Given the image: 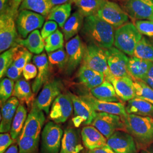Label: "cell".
<instances>
[{"mask_svg":"<svg viewBox=\"0 0 153 153\" xmlns=\"http://www.w3.org/2000/svg\"></svg>","mask_w":153,"mask_h":153,"instance_id":"cell-56","label":"cell"},{"mask_svg":"<svg viewBox=\"0 0 153 153\" xmlns=\"http://www.w3.org/2000/svg\"><path fill=\"white\" fill-rule=\"evenodd\" d=\"M49 2L52 7H54L55 6L69 3V2H71V0H49Z\"/></svg>","mask_w":153,"mask_h":153,"instance_id":"cell-51","label":"cell"},{"mask_svg":"<svg viewBox=\"0 0 153 153\" xmlns=\"http://www.w3.org/2000/svg\"><path fill=\"white\" fill-rule=\"evenodd\" d=\"M96 16L114 28L120 27L129 20V16L117 3L105 0Z\"/></svg>","mask_w":153,"mask_h":153,"instance_id":"cell-5","label":"cell"},{"mask_svg":"<svg viewBox=\"0 0 153 153\" xmlns=\"http://www.w3.org/2000/svg\"><path fill=\"white\" fill-rule=\"evenodd\" d=\"M44 121L45 116L43 111L33 105L20 136L39 138L44 125Z\"/></svg>","mask_w":153,"mask_h":153,"instance_id":"cell-16","label":"cell"},{"mask_svg":"<svg viewBox=\"0 0 153 153\" xmlns=\"http://www.w3.org/2000/svg\"><path fill=\"white\" fill-rule=\"evenodd\" d=\"M85 17L78 11L74 13L66 22L62 28V31L65 40H71L81 30Z\"/></svg>","mask_w":153,"mask_h":153,"instance_id":"cell-30","label":"cell"},{"mask_svg":"<svg viewBox=\"0 0 153 153\" xmlns=\"http://www.w3.org/2000/svg\"><path fill=\"white\" fill-rule=\"evenodd\" d=\"M134 56L153 62V45L145 37L138 43L134 52Z\"/></svg>","mask_w":153,"mask_h":153,"instance_id":"cell-35","label":"cell"},{"mask_svg":"<svg viewBox=\"0 0 153 153\" xmlns=\"http://www.w3.org/2000/svg\"><path fill=\"white\" fill-rule=\"evenodd\" d=\"M136 97L146 100L153 104V89L145 82L135 80L134 81Z\"/></svg>","mask_w":153,"mask_h":153,"instance_id":"cell-39","label":"cell"},{"mask_svg":"<svg viewBox=\"0 0 153 153\" xmlns=\"http://www.w3.org/2000/svg\"><path fill=\"white\" fill-rule=\"evenodd\" d=\"M150 21H153V16L152 18V19H150Z\"/></svg>","mask_w":153,"mask_h":153,"instance_id":"cell-55","label":"cell"},{"mask_svg":"<svg viewBox=\"0 0 153 153\" xmlns=\"http://www.w3.org/2000/svg\"><path fill=\"white\" fill-rule=\"evenodd\" d=\"M16 19L11 14L4 13L0 16V52H5L17 45L18 33Z\"/></svg>","mask_w":153,"mask_h":153,"instance_id":"cell-6","label":"cell"},{"mask_svg":"<svg viewBox=\"0 0 153 153\" xmlns=\"http://www.w3.org/2000/svg\"><path fill=\"white\" fill-rule=\"evenodd\" d=\"M4 153H19L18 146L16 145H11Z\"/></svg>","mask_w":153,"mask_h":153,"instance_id":"cell-52","label":"cell"},{"mask_svg":"<svg viewBox=\"0 0 153 153\" xmlns=\"http://www.w3.org/2000/svg\"><path fill=\"white\" fill-rule=\"evenodd\" d=\"M19 105V100L13 97L1 105L0 132L1 133L10 131L11 124Z\"/></svg>","mask_w":153,"mask_h":153,"instance_id":"cell-22","label":"cell"},{"mask_svg":"<svg viewBox=\"0 0 153 153\" xmlns=\"http://www.w3.org/2000/svg\"><path fill=\"white\" fill-rule=\"evenodd\" d=\"M65 48L68 56L66 73L71 75L83 60L85 45L80 36L77 35L66 43Z\"/></svg>","mask_w":153,"mask_h":153,"instance_id":"cell-12","label":"cell"},{"mask_svg":"<svg viewBox=\"0 0 153 153\" xmlns=\"http://www.w3.org/2000/svg\"><path fill=\"white\" fill-rule=\"evenodd\" d=\"M58 24L53 21L48 20L45 22L43 27L41 31V35L43 39L45 40L53 33L57 30Z\"/></svg>","mask_w":153,"mask_h":153,"instance_id":"cell-44","label":"cell"},{"mask_svg":"<svg viewBox=\"0 0 153 153\" xmlns=\"http://www.w3.org/2000/svg\"><path fill=\"white\" fill-rule=\"evenodd\" d=\"M71 3L55 6L52 8L47 16L48 20L56 22L61 28L63 27L71 14Z\"/></svg>","mask_w":153,"mask_h":153,"instance_id":"cell-31","label":"cell"},{"mask_svg":"<svg viewBox=\"0 0 153 153\" xmlns=\"http://www.w3.org/2000/svg\"><path fill=\"white\" fill-rule=\"evenodd\" d=\"M89 153H116L115 152L109 147L107 144L102 148L95 149L93 150H90Z\"/></svg>","mask_w":153,"mask_h":153,"instance_id":"cell-49","label":"cell"},{"mask_svg":"<svg viewBox=\"0 0 153 153\" xmlns=\"http://www.w3.org/2000/svg\"><path fill=\"white\" fill-rule=\"evenodd\" d=\"M105 79L112 84L117 97L123 101L128 102L136 97L134 81L131 77H116L111 75Z\"/></svg>","mask_w":153,"mask_h":153,"instance_id":"cell-18","label":"cell"},{"mask_svg":"<svg viewBox=\"0 0 153 153\" xmlns=\"http://www.w3.org/2000/svg\"><path fill=\"white\" fill-rule=\"evenodd\" d=\"M39 138L28 136H19L18 140L19 153H36L38 149Z\"/></svg>","mask_w":153,"mask_h":153,"instance_id":"cell-37","label":"cell"},{"mask_svg":"<svg viewBox=\"0 0 153 153\" xmlns=\"http://www.w3.org/2000/svg\"><path fill=\"white\" fill-rule=\"evenodd\" d=\"M135 26L142 35L153 36V21L150 20H137Z\"/></svg>","mask_w":153,"mask_h":153,"instance_id":"cell-43","label":"cell"},{"mask_svg":"<svg viewBox=\"0 0 153 153\" xmlns=\"http://www.w3.org/2000/svg\"><path fill=\"white\" fill-rule=\"evenodd\" d=\"M63 134L60 126L53 122H48L42 132L43 153H59Z\"/></svg>","mask_w":153,"mask_h":153,"instance_id":"cell-10","label":"cell"},{"mask_svg":"<svg viewBox=\"0 0 153 153\" xmlns=\"http://www.w3.org/2000/svg\"><path fill=\"white\" fill-rule=\"evenodd\" d=\"M153 62L145 60L135 56L129 58L128 71L129 75L135 80L143 81L148 74Z\"/></svg>","mask_w":153,"mask_h":153,"instance_id":"cell-24","label":"cell"},{"mask_svg":"<svg viewBox=\"0 0 153 153\" xmlns=\"http://www.w3.org/2000/svg\"><path fill=\"white\" fill-rule=\"evenodd\" d=\"M52 7L49 0H23L19 12L28 10L47 16Z\"/></svg>","mask_w":153,"mask_h":153,"instance_id":"cell-32","label":"cell"},{"mask_svg":"<svg viewBox=\"0 0 153 153\" xmlns=\"http://www.w3.org/2000/svg\"><path fill=\"white\" fill-rule=\"evenodd\" d=\"M91 126L96 128L107 139L116 131L126 129L120 116L104 112L97 113Z\"/></svg>","mask_w":153,"mask_h":153,"instance_id":"cell-7","label":"cell"},{"mask_svg":"<svg viewBox=\"0 0 153 153\" xmlns=\"http://www.w3.org/2000/svg\"><path fill=\"white\" fill-rule=\"evenodd\" d=\"M142 38L136 26L127 22L115 30L114 45L126 55L133 56L136 47Z\"/></svg>","mask_w":153,"mask_h":153,"instance_id":"cell-3","label":"cell"},{"mask_svg":"<svg viewBox=\"0 0 153 153\" xmlns=\"http://www.w3.org/2000/svg\"><path fill=\"white\" fill-rule=\"evenodd\" d=\"M91 95L97 99L107 102H119L112 84L105 79L100 85L90 90Z\"/></svg>","mask_w":153,"mask_h":153,"instance_id":"cell-27","label":"cell"},{"mask_svg":"<svg viewBox=\"0 0 153 153\" xmlns=\"http://www.w3.org/2000/svg\"><path fill=\"white\" fill-rule=\"evenodd\" d=\"M10 0H0V13L2 14L5 13L9 5Z\"/></svg>","mask_w":153,"mask_h":153,"instance_id":"cell-50","label":"cell"},{"mask_svg":"<svg viewBox=\"0 0 153 153\" xmlns=\"http://www.w3.org/2000/svg\"><path fill=\"white\" fill-rule=\"evenodd\" d=\"M105 0H77L74 4L78 11L85 17L96 15Z\"/></svg>","mask_w":153,"mask_h":153,"instance_id":"cell-34","label":"cell"},{"mask_svg":"<svg viewBox=\"0 0 153 153\" xmlns=\"http://www.w3.org/2000/svg\"><path fill=\"white\" fill-rule=\"evenodd\" d=\"M64 36L63 33L57 30L44 40L45 49L48 53L63 48Z\"/></svg>","mask_w":153,"mask_h":153,"instance_id":"cell-36","label":"cell"},{"mask_svg":"<svg viewBox=\"0 0 153 153\" xmlns=\"http://www.w3.org/2000/svg\"><path fill=\"white\" fill-rule=\"evenodd\" d=\"M76 1H77V0H71V2H74H74H76Z\"/></svg>","mask_w":153,"mask_h":153,"instance_id":"cell-54","label":"cell"},{"mask_svg":"<svg viewBox=\"0 0 153 153\" xmlns=\"http://www.w3.org/2000/svg\"><path fill=\"white\" fill-rule=\"evenodd\" d=\"M48 61L51 65L56 66L60 69L65 68L68 62L66 52L63 48L48 53Z\"/></svg>","mask_w":153,"mask_h":153,"instance_id":"cell-41","label":"cell"},{"mask_svg":"<svg viewBox=\"0 0 153 153\" xmlns=\"http://www.w3.org/2000/svg\"><path fill=\"white\" fill-rule=\"evenodd\" d=\"M107 143L116 153H137L134 138L124 131L115 132L107 139Z\"/></svg>","mask_w":153,"mask_h":153,"instance_id":"cell-15","label":"cell"},{"mask_svg":"<svg viewBox=\"0 0 153 153\" xmlns=\"http://www.w3.org/2000/svg\"><path fill=\"white\" fill-rule=\"evenodd\" d=\"M78 78L79 82L90 90L100 85L105 79L103 74L95 71L84 64L79 68Z\"/></svg>","mask_w":153,"mask_h":153,"instance_id":"cell-23","label":"cell"},{"mask_svg":"<svg viewBox=\"0 0 153 153\" xmlns=\"http://www.w3.org/2000/svg\"><path fill=\"white\" fill-rule=\"evenodd\" d=\"M29 83L19 79L16 82L13 93V96L18 99L22 103H26L28 107L33 105L34 102V95Z\"/></svg>","mask_w":153,"mask_h":153,"instance_id":"cell-29","label":"cell"},{"mask_svg":"<svg viewBox=\"0 0 153 153\" xmlns=\"http://www.w3.org/2000/svg\"><path fill=\"white\" fill-rule=\"evenodd\" d=\"M82 64L103 74L105 79L112 75L109 71L105 50L95 44L90 43L85 46Z\"/></svg>","mask_w":153,"mask_h":153,"instance_id":"cell-4","label":"cell"},{"mask_svg":"<svg viewBox=\"0 0 153 153\" xmlns=\"http://www.w3.org/2000/svg\"><path fill=\"white\" fill-rule=\"evenodd\" d=\"M61 84L57 80L47 82L38 98L34 100L33 105L48 114L51 105L61 94Z\"/></svg>","mask_w":153,"mask_h":153,"instance_id":"cell-13","label":"cell"},{"mask_svg":"<svg viewBox=\"0 0 153 153\" xmlns=\"http://www.w3.org/2000/svg\"><path fill=\"white\" fill-rule=\"evenodd\" d=\"M83 149L76 131L73 128L66 129L63 134L60 153H79Z\"/></svg>","mask_w":153,"mask_h":153,"instance_id":"cell-25","label":"cell"},{"mask_svg":"<svg viewBox=\"0 0 153 153\" xmlns=\"http://www.w3.org/2000/svg\"><path fill=\"white\" fill-rule=\"evenodd\" d=\"M14 140L11 138L10 134L7 133L0 134V153H4L11 146Z\"/></svg>","mask_w":153,"mask_h":153,"instance_id":"cell-46","label":"cell"},{"mask_svg":"<svg viewBox=\"0 0 153 153\" xmlns=\"http://www.w3.org/2000/svg\"><path fill=\"white\" fill-rule=\"evenodd\" d=\"M96 112H104L113 115L124 116L127 114L125 106L120 102H107L101 101L92 95H85L80 97Z\"/></svg>","mask_w":153,"mask_h":153,"instance_id":"cell-17","label":"cell"},{"mask_svg":"<svg viewBox=\"0 0 153 153\" xmlns=\"http://www.w3.org/2000/svg\"><path fill=\"white\" fill-rule=\"evenodd\" d=\"M16 44L22 45L32 53L36 55H40L45 49L44 40L38 30H36L30 33L27 38L18 39Z\"/></svg>","mask_w":153,"mask_h":153,"instance_id":"cell-26","label":"cell"},{"mask_svg":"<svg viewBox=\"0 0 153 153\" xmlns=\"http://www.w3.org/2000/svg\"><path fill=\"white\" fill-rule=\"evenodd\" d=\"M14 81L8 78H4L0 83V100L1 105L10 98L14 88Z\"/></svg>","mask_w":153,"mask_h":153,"instance_id":"cell-42","label":"cell"},{"mask_svg":"<svg viewBox=\"0 0 153 153\" xmlns=\"http://www.w3.org/2000/svg\"><path fill=\"white\" fill-rule=\"evenodd\" d=\"M32 57V53L25 47L19 45L14 56L13 64L23 71V68L29 63Z\"/></svg>","mask_w":153,"mask_h":153,"instance_id":"cell-40","label":"cell"},{"mask_svg":"<svg viewBox=\"0 0 153 153\" xmlns=\"http://www.w3.org/2000/svg\"><path fill=\"white\" fill-rule=\"evenodd\" d=\"M121 118L126 131L140 145L146 146L153 143V117L127 114Z\"/></svg>","mask_w":153,"mask_h":153,"instance_id":"cell-2","label":"cell"},{"mask_svg":"<svg viewBox=\"0 0 153 153\" xmlns=\"http://www.w3.org/2000/svg\"><path fill=\"white\" fill-rule=\"evenodd\" d=\"M19 45L10 48V49L4 52L0 56V78H2L6 75L7 69L13 63L14 56Z\"/></svg>","mask_w":153,"mask_h":153,"instance_id":"cell-38","label":"cell"},{"mask_svg":"<svg viewBox=\"0 0 153 153\" xmlns=\"http://www.w3.org/2000/svg\"><path fill=\"white\" fill-rule=\"evenodd\" d=\"M73 104L69 94H61L55 99L49 114L50 119L56 123H63L71 116Z\"/></svg>","mask_w":153,"mask_h":153,"instance_id":"cell-14","label":"cell"},{"mask_svg":"<svg viewBox=\"0 0 153 153\" xmlns=\"http://www.w3.org/2000/svg\"><path fill=\"white\" fill-rule=\"evenodd\" d=\"M22 73V71L18 68L13 63L7 69L6 73V76L9 79H11L13 81H16L21 76Z\"/></svg>","mask_w":153,"mask_h":153,"instance_id":"cell-47","label":"cell"},{"mask_svg":"<svg viewBox=\"0 0 153 153\" xmlns=\"http://www.w3.org/2000/svg\"><path fill=\"white\" fill-rule=\"evenodd\" d=\"M24 78L26 81H29L34 78H36L38 75V69L36 65L31 63H28L23 69L22 71Z\"/></svg>","mask_w":153,"mask_h":153,"instance_id":"cell-45","label":"cell"},{"mask_svg":"<svg viewBox=\"0 0 153 153\" xmlns=\"http://www.w3.org/2000/svg\"><path fill=\"white\" fill-rule=\"evenodd\" d=\"M141 153H153V146L142 150Z\"/></svg>","mask_w":153,"mask_h":153,"instance_id":"cell-53","label":"cell"},{"mask_svg":"<svg viewBox=\"0 0 153 153\" xmlns=\"http://www.w3.org/2000/svg\"><path fill=\"white\" fill-rule=\"evenodd\" d=\"M44 21L43 16L35 12L28 10L20 11L16 19L18 33L22 38L26 39L30 33L42 27Z\"/></svg>","mask_w":153,"mask_h":153,"instance_id":"cell-8","label":"cell"},{"mask_svg":"<svg viewBox=\"0 0 153 153\" xmlns=\"http://www.w3.org/2000/svg\"><path fill=\"white\" fill-rule=\"evenodd\" d=\"M81 31L90 43L103 49H109L114 45V28L96 15L85 18Z\"/></svg>","mask_w":153,"mask_h":153,"instance_id":"cell-1","label":"cell"},{"mask_svg":"<svg viewBox=\"0 0 153 153\" xmlns=\"http://www.w3.org/2000/svg\"><path fill=\"white\" fill-rule=\"evenodd\" d=\"M126 109L128 114L153 118V104L142 99L134 98L129 100Z\"/></svg>","mask_w":153,"mask_h":153,"instance_id":"cell-28","label":"cell"},{"mask_svg":"<svg viewBox=\"0 0 153 153\" xmlns=\"http://www.w3.org/2000/svg\"><path fill=\"white\" fill-rule=\"evenodd\" d=\"M81 137L83 145L90 150L102 148L107 144V139L93 126L82 128Z\"/></svg>","mask_w":153,"mask_h":153,"instance_id":"cell-21","label":"cell"},{"mask_svg":"<svg viewBox=\"0 0 153 153\" xmlns=\"http://www.w3.org/2000/svg\"><path fill=\"white\" fill-rule=\"evenodd\" d=\"M69 94L73 104L74 116L80 118L84 125L89 126L91 124L97 112L80 97L72 93H69Z\"/></svg>","mask_w":153,"mask_h":153,"instance_id":"cell-20","label":"cell"},{"mask_svg":"<svg viewBox=\"0 0 153 153\" xmlns=\"http://www.w3.org/2000/svg\"><path fill=\"white\" fill-rule=\"evenodd\" d=\"M33 60V62L38 69V75L32 85L33 92L36 94L48 81L49 75V62L45 53L34 56Z\"/></svg>","mask_w":153,"mask_h":153,"instance_id":"cell-19","label":"cell"},{"mask_svg":"<svg viewBox=\"0 0 153 153\" xmlns=\"http://www.w3.org/2000/svg\"><path fill=\"white\" fill-rule=\"evenodd\" d=\"M143 81L145 82L150 88L153 89V62L148 71L147 76Z\"/></svg>","mask_w":153,"mask_h":153,"instance_id":"cell-48","label":"cell"},{"mask_svg":"<svg viewBox=\"0 0 153 153\" xmlns=\"http://www.w3.org/2000/svg\"><path fill=\"white\" fill-rule=\"evenodd\" d=\"M129 16L136 20H150L153 16V0H119Z\"/></svg>","mask_w":153,"mask_h":153,"instance_id":"cell-9","label":"cell"},{"mask_svg":"<svg viewBox=\"0 0 153 153\" xmlns=\"http://www.w3.org/2000/svg\"><path fill=\"white\" fill-rule=\"evenodd\" d=\"M105 50L111 74L116 77H131L128 71L129 57L114 47Z\"/></svg>","mask_w":153,"mask_h":153,"instance_id":"cell-11","label":"cell"},{"mask_svg":"<svg viewBox=\"0 0 153 153\" xmlns=\"http://www.w3.org/2000/svg\"><path fill=\"white\" fill-rule=\"evenodd\" d=\"M27 117V110L23 104H19L12 122L10 131V134L13 140H16L20 136Z\"/></svg>","mask_w":153,"mask_h":153,"instance_id":"cell-33","label":"cell"}]
</instances>
